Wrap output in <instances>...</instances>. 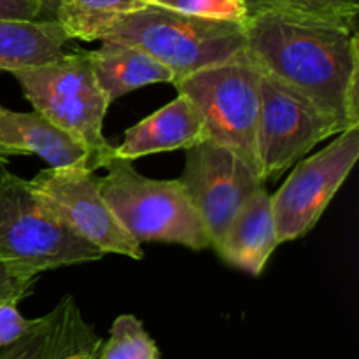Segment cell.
<instances>
[{
    "label": "cell",
    "mask_w": 359,
    "mask_h": 359,
    "mask_svg": "<svg viewBox=\"0 0 359 359\" xmlns=\"http://www.w3.org/2000/svg\"><path fill=\"white\" fill-rule=\"evenodd\" d=\"M244 51L259 70L307 98L342 130L359 125L358 28L262 11L245 21Z\"/></svg>",
    "instance_id": "6da1fadb"
},
{
    "label": "cell",
    "mask_w": 359,
    "mask_h": 359,
    "mask_svg": "<svg viewBox=\"0 0 359 359\" xmlns=\"http://www.w3.org/2000/svg\"><path fill=\"white\" fill-rule=\"evenodd\" d=\"M100 189L123 230L135 242H167L193 251L212 248L179 179H149L130 160L111 156Z\"/></svg>",
    "instance_id": "7a4b0ae2"
},
{
    "label": "cell",
    "mask_w": 359,
    "mask_h": 359,
    "mask_svg": "<svg viewBox=\"0 0 359 359\" xmlns=\"http://www.w3.org/2000/svg\"><path fill=\"white\" fill-rule=\"evenodd\" d=\"M100 42H119L144 49L165 63L177 83L196 70L238 55L245 44V23L205 20L147 6L119 18L102 35Z\"/></svg>",
    "instance_id": "3957f363"
},
{
    "label": "cell",
    "mask_w": 359,
    "mask_h": 359,
    "mask_svg": "<svg viewBox=\"0 0 359 359\" xmlns=\"http://www.w3.org/2000/svg\"><path fill=\"white\" fill-rule=\"evenodd\" d=\"M11 74L34 111L79 142L90 154L95 170L104 167L112 156V146L102 133L111 104L95 79L90 53H63L53 62Z\"/></svg>",
    "instance_id": "277c9868"
},
{
    "label": "cell",
    "mask_w": 359,
    "mask_h": 359,
    "mask_svg": "<svg viewBox=\"0 0 359 359\" xmlns=\"http://www.w3.org/2000/svg\"><path fill=\"white\" fill-rule=\"evenodd\" d=\"M104 256L97 245L79 237L27 179L0 168V259L42 273Z\"/></svg>",
    "instance_id": "5b68a950"
},
{
    "label": "cell",
    "mask_w": 359,
    "mask_h": 359,
    "mask_svg": "<svg viewBox=\"0 0 359 359\" xmlns=\"http://www.w3.org/2000/svg\"><path fill=\"white\" fill-rule=\"evenodd\" d=\"M258 65L242 49L228 62L189 74L174 84L198 107L207 140L233 151L262 179L258 154L259 121Z\"/></svg>",
    "instance_id": "8992f818"
},
{
    "label": "cell",
    "mask_w": 359,
    "mask_h": 359,
    "mask_svg": "<svg viewBox=\"0 0 359 359\" xmlns=\"http://www.w3.org/2000/svg\"><path fill=\"white\" fill-rule=\"evenodd\" d=\"M359 158V125L337 133L332 144L293 165L272 198L277 244L305 237L318 224Z\"/></svg>",
    "instance_id": "52a82bcc"
},
{
    "label": "cell",
    "mask_w": 359,
    "mask_h": 359,
    "mask_svg": "<svg viewBox=\"0 0 359 359\" xmlns=\"http://www.w3.org/2000/svg\"><path fill=\"white\" fill-rule=\"evenodd\" d=\"M262 72L258 154L262 181L279 179L319 142L344 132L339 123L286 84Z\"/></svg>",
    "instance_id": "ba28073f"
},
{
    "label": "cell",
    "mask_w": 359,
    "mask_h": 359,
    "mask_svg": "<svg viewBox=\"0 0 359 359\" xmlns=\"http://www.w3.org/2000/svg\"><path fill=\"white\" fill-rule=\"evenodd\" d=\"M95 172L81 165L48 167L28 179V182L79 237L97 245L104 255L114 252L142 259L140 244L118 223L102 195V177Z\"/></svg>",
    "instance_id": "9c48e42d"
},
{
    "label": "cell",
    "mask_w": 359,
    "mask_h": 359,
    "mask_svg": "<svg viewBox=\"0 0 359 359\" xmlns=\"http://www.w3.org/2000/svg\"><path fill=\"white\" fill-rule=\"evenodd\" d=\"M179 181L209 233L212 249L245 200L265 186L241 156L207 139L186 149Z\"/></svg>",
    "instance_id": "30bf717a"
},
{
    "label": "cell",
    "mask_w": 359,
    "mask_h": 359,
    "mask_svg": "<svg viewBox=\"0 0 359 359\" xmlns=\"http://www.w3.org/2000/svg\"><path fill=\"white\" fill-rule=\"evenodd\" d=\"M102 339L83 318L74 297H63L51 311L37 318L21 339L4 347L0 359H67L72 354L98 351Z\"/></svg>",
    "instance_id": "8fae6325"
},
{
    "label": "cell",
    "mask_w": 359,
    "mask_h": 359,
    "mask_svg": "<svg viewBox=\"0 0 359 359\" xmlns=\"http://www.w3.org/2000/svg\"><path fill=\"white\" fill-rule=\"evenodd\" d=\"M207 139L205 123L198 107L186 95L177 97L125 132V139L112 147V156L137 160L158 153L189 149Z\"/></svg>",
    "instance_id": "7c38bea8"
},
{
    "label": "cell",
    "mask_w": 359,
    "mask_h": 359,
    "mask_svg": "<svg viewBox=\"0 0 359 359\" xmlns=\"http://www.w3.org/2000/svg\"><path fill=\"white\" fill-rule=\"evenodd\" d=\"M277 248L272 198L263 186L245 200L214 249L228 265L256 277Z\"/></svg>",
    "instance_id": "4fadbf2b"
},
{
    "label": "cell",
    "mask_w": 359,
    "mask_h": 359,
    "mask_svg": "<svg viewBox=\"0 0 359 359\" xmlns=\"http://www.w3.org/2000/svg\"><path fill=\"white\" fill-rule=\"evenodd\" d=\"M0 147L11 156L37 154L55 168L70 165L93 168L88 151L37 111L14 112L0 105Z\"/></svg>",
    "instance_id": "5bb4252c"
},
{
    "label": "cell",
    "mask_w": 359,
    "mask_h": 359,
    "mask_svg": "<svg viewBox=\"0 0 359 359\" xmlns=\"http://www.w3.org/2000/svg\"><path fill=\"white\" fill-rule=\"evenodd\" d=\"M90 53L95 79L109 104L149 84H174L175 76L165 63L144 49L119 42H102Z\"/></svg>",
    "instance_id": "9a60e30c"
},
{
    "label": "cell",
    "mask_w": 359,
    "mask_h": 359,
    "mask_svg": "<svg viewBox=\"0 0 359 359\" xmlns=\"http://www.w3.org/2000/svg\"><path fill=\"white\" fill-rule=\"evenodd\" d=\"M69 41L56 20H0V72L53 62Z\"/></svg>",
    "instance_id": "2e32d148"
},
{
    "label": "cell",
    "mask_w": 359,
    "mask_h": 359,
    "mask_svg": "<svg viewBox=\"0 0 359 359\" xmlns=\"http://www.w3.org/2000/svg\"><path fill=\"white\" fill-rule=\"evenodd\" d=\"M151 6V0H60L55 20L69 39L83 42L100 41L119 20Z\"/></svg>",
    "instance_id": "e0dca14e"
},
{
    "label": "cell",
    "mask_w": 359,
    "mask_h": 359,
    "mask_svg": "<svg viewBox=\"0 0 359 359\" xmlns=\"http://www.w3.org/2000/svg\"><path fill=\"white\" fill-rule=\"evenodd\" d=\"M97 359H161V353L139 318L121 314L112 323L109 339L102 340Z\"/></svg>",
    "instance_id": "ac0fdd59"
},
{
    "label": "cell",
    "mask_w": 359,
    "mask_h": 359,
    "mask_svg": "<svg viewBox=\"0 0 359 359\" xmlns=\"http://www.w3.org/2000/svg\"><path fill=\"white\" fill-rule=\"evenodd\" d=\"M249 16L262 11L321 18L358 28L359 0H244Z\"/></svg>",
    "instance_id": "d6986e66"
},
{
    "label": "cell",
    "mask_w": 359,
    "mask_h": 359,
    "mask_svg": "<svg viewBox=\"0 0 359 359\" xmlns=\"http://www.w3.org/2000/svg\"><path fill=\"white\" fill-rule=\"evenodd\" d=\"M151 6L205 20L245 23L249 18L244 0H151Z\"/></svg>",
    "instance_id": "ffe728a7"
},
{
    "label": "cell",
    "mask_w": 359,
    "mask_h": 359,
    "mask_svg": "<svg viewBox=\"0 0 359 359\" xmlns=\"http://www.w3.org/2000/svg\"><path fill=\"white\" fill-rule=\"evenodd\" d=\"M41 273H35L23 266L13 265L0 259V304L16 302L20 304L32 291Z\"/></svg>",
    "instance_id": "44dd1931"
},
{
    "label": "cell",
    "mask_w": 359,
    "mask_h": 359,
    "mask_svg": "<svg viewBox=\"0 0 359 359\" xmlns=\"http://www.w3.org/2000/svg\"><path fill=\"white\" fill-rule=\"evenodd\" d=\"M37 319H27L18 311L16 302L0 304V349L11 346L25 335Z\"/></svg>",
    "instance_id": "7402d4cb"
},
{
    "label": "cell",
    "mask_w": 359,
    "mask_h": 359,
    "mask_svg": "<svg viewBox=\"0 0 359 359\" xmlns=\"http://www.w3.org/2000/svg\"><path fill=\"white\" fill-rule=\"evenodd\" d=\"M39 0H0V20H41Z\"/></svg>",
    "instance_id": "603a6c76"
},
{
    "label": "cell",
    "mask_w": 359,
    "mask_h": 359,
    "mask_svg": "<svg viewBox=\"0 0 359 359\" xmlns=\"http://www.w3.org/2000/svg\"><path fill=\"white\" fill-rule=\"evenodd\" d=\"M42 7V16H48V20H55L56 14V7H58L60 0H39Z\"/></svg>",
    "instance_id": "cb8c5ba5"
},
{
    "label": "cell",
    "mask_w": 359,
    "mask_h": 359,
    "mask_svg": "<svg viewBox=\"0 0 359 359\" xmlns=\"http://www.w3.org/2000/svg\"><path fill=\"white\" fill-rule=\"evenodd\" d=\"M67 359H97V351H86V353H77Z\"/></svg>",
    "instance_id": "d4e9b609"
},
{
    "label": "cell",
    "mask_w": 359,
    "mask_h": 359,
    "mask_svg": "<svg viewBox=\"0 0 359 359\" xmlns=\"http://www.w3.org/2000/svg\"><path fill=\"white\" fill-rule=\"evenodd\" d=\"M9 158H11V154L7 153L4 147H0V165H6L7 161H9Z\"/></svg>",
    "instance_id": "484cf974"
}]
</instances>
